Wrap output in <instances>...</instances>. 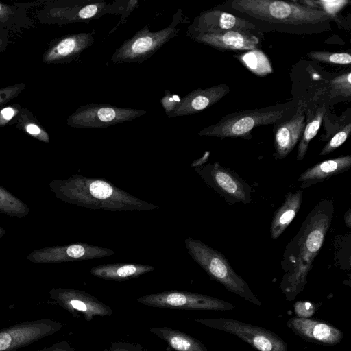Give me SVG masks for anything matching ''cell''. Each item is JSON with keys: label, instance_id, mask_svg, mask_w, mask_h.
<instances>
[{"label": "cell", "instance_id": "cell-18", "mask_svg": "<svg viewBox=\"0 0 351 351\" xmlns=\"http://www.w3.org/2000/svg\"><path fill=\"white\" fill-rule=\"evenodd\" d=\"M230 92V88L224 84L197 88L182 98L180 104L168 117L191 115L201 112L215 104Z\"/></svg>", "mask_w": 351, "mask_h": 351}, {"label": "cell", "instance_id": "cell-23", "mask_svg": "<svg viewBox=\"0 0 351 351\" xmlns=\"http://www.w3.org/2000/svg\"><path fill=\"white\" fill-rule=\"evenodd\" d=\"M149 331L176 351H208L199 340L179 330L163 326L152 327Z\"/></svg>", "mask_w": 351, "mask_h": 351}, {"label": "cell", "instance_id": "cell-10", "mask_svg": "<svg viewBox=\"0 0 351 351\" xmlns=\"http://www.w3.org/2000/svg\"><path fill=\"white\" fill-rule=\"evenodd\" d=\"M203 180L229 204L252 201L250 186L238 174L218 162L194 167Z\"/></svg>", "mask_w": 351, "mask_h": 351}, {"label": "cell", "instance_id": "cell-19", "mask_svg": "<svg viewBox=\"0 0 351 351\" xmlns=\"http://www.w3.org/2000/svg\"><path fill=\"white\" fill-rule=\"evenodd\" d=\"M94 29L90 32L77 33L59 40L45 54L47 62H62L73 59L90 47L94 42Z\"/></svg>", "mask_w": 351, "mask_h": 351}, {"label": "cell", "instance_id": "cell-12", "mask_svg": "<svg viewBox=\"0 0 351 351\" xmlns=\"http://www.w3.org/2000/svg\"><path fill=\"white\" fill-rule=\"evenodd\" d=\"M62 328L50 319L26 321L0 329V351H14L50 336Z\"/></svg>", "mask_w": 351, "mask_h": 351}, {"label": "cell", "instance_id": "cell-20", "mask_svg": "<svg viewBox=\"0 0 351 351\" xmlns=\"http://www.w3.org/2000/svg\"><path fill=\"white\" fill-rule=\"evenodd\" d=\"M351 167V156L346 155L322 161L306 169L298 178L301 188L322 182L347 171Z\"/></svg>", "mask_w": 351, "mask_h": 351}, {"label": "cell", "instance_id": "cell-1", "mask_svg": "<svg viewBox=\"0 0 351 351\" xmlns=\"http://www.w3.org/2000/svg\"><path fill=\"white\" fill-rule=\"evenodd\" d=\"M333 213V201L320 200L285 247L281 261L284 275L280 288L287 300H293L303 291L313 263L330 228Z\"/></svg>", "mask_w": 351, "mask_h": 351}, {"label": "cell", "instance_id": "cell-29", "mask_svg": "<svg viewBox=\"0 0 351 351\" xmlns=\"http://www.w3.org/2000/svg\"><path fill=\"white\" fill-rule=\"evenodd\" d=\"M350 132L351 123L349 122L335 133L333 136L323 147L319 155L325 156L340 147L347 140Z\"/></svg>", "mask_w": 351, "mask_h": 351}, {"label": "cell", "instance_id": "cell-4", "mask_svg": "<svg viewBox=\"0 0 351 351\" xmlns=\"http://www.w3.org/2000/svg\"><path fill=\"white\" fill-rule=\"evenodd\" d=\"M184 243L189 255L213 280L248 302L262 306L247 282L234 271L223 255L201 241L191 237L186 238Z\"/></svg>", "mask_w": 351, "mask_h": 351}, {"label": "cell", "instance_id": "cell-11", "mask_svg": "<svg viewBox=\"0 0 351 351\" xmlns=\"http://www.w3.org/2000/svg\"><path fill=\"white\" fill-rule=\"evenodd\" d=\"M48 304L57 305L69 311L73 317L82 316L87 321L95 317L110 316L112 308L91 294L72 288H52Z\"/></svg>", "mask_w": 351, "mask_h": 351}, {"label": "cell", "instance_id": "cell-26", "mask_svg": "<svg viewBox=\"0 0 351 351\" xmlns=\"http://www.w3.org/2000/svg\"><path fill=\"white\" fill-rule=\"evenodd\" d=\"M29 212V207L22 200L0 186V213L10 217L23 218Z\"/></svg>", "mask_w": 351, "mask_h": 351}, {"label": "cell", "instance_id": "cell-28", "mask_svg": "<svg viewBox=\"0 0 351 351\" xmlns=\"http://www.w3.org/2000/svg\"><path fill=\"white\" fill-rule=\"evenodd\" d=\"M307 56L313 60L332 64L350 65L351 62L350 54L345 52L311 51Z\"/></svg>", "mask_w": 351, "mask_h": 351}, {"label": "cell", "instance_id": "cell-40", "mask_svg": "<svg viewBox=\"0 0 351 351\" xmlns=\"http://www.w3.org/2000/svg\"><path fill=\"white\" fill-rule=\"evenodd\" d=\"M7 13L6 8L0 3V16H4Z\"/></svg>", "mask_w": 351, "mask_h": 351}, {"label": "cell", "instance_id": "cell-9", "mask_svg": "<svg viewBox=\"0 0 351 351\" xmlns=\"http://www.w3.org/2000/svg\"><path fill=\"white\" fill-rule=\"evenodd\" d=\"M145 113V110L141 109L92 103L77 109L68 118L67 123L70 126L79 128H103L134 120Z\"/></svg>", "mask_w": 351, "mask_h": 351}, {"label": "cell", "instance_id": "cell-7", "mask_svg": "<svg viewBox=\"0 0 351 351\" xmlns=\"http://www.w3.org/2000/svg\"><path fill=\"white\" fill-rule=\"evenodd\" d=\"M205 326L234 335L258 351H287V343L278 335L262 327L231 318H198Z\"/></svg>", "mask_w": 351, "mask_h": 351}, {"label": "cell", "instance_id": "cell-2", "mask_svg": "<svg viewBox=\"0 0 351 351\" xmlns=\"http://www.w3.org/2000/svg\"><path fill=\"white\" fill-rule=\"evenodd\" d=\"M59 199L78 206L108 211H143L158 207L117 188L102 178L75 174L49 183Z\"/></svg>", "mask_w": 351, "mask_h": 351}, {"label": "cell", "instance_id": "cell-27", "mask_svg": "<svg viewBox=\"0 0 351 351\" xmlns=\"http://www.w3.org/2000/svg\"><path fill=\"white\" fill-rule=\"evenodd\" d=\"M329 97H351V72L348 71L332 78L329 82Z\"/></svg>", "mask_w": 351, "mask_h": 351}, {"label": "cell", "instance_id": "cell-37", "mask_svg": "<svg viewBox=\"0 0 351 351\" xmlns=\"http://www.w3.org/2000/svg\"><path fill=\"white\" fill-rule=\"evenodd\" d=\"M19 88L12 86L0 90V105L16 94Z\"/></svg>", "mask_w": 351, "mask_h": 351}, {"label": "cell", "instance_id": "cell-22", "mask_svg": "<svg viewBox=\"0 0 351 351\" xmlns=\"http://www.w3.org/2000/svg\"><path fill=\"white\" fill-rule=\"evenodd\" d=\"M302 190L295 193H288L281 206L275 213L270 228L272 239H276L281 235L298 213L302 199Z\"/></svg>", "mask_w": 351, "mask_h": 351}, {"label": "cell", "instance_id": "cell-35", "mask_svg": "<svg viewBox=\"0 0 351 351\" xmlns=\"http://www.w3.org/2000/svg\"><path fill=\"white\" fill-rule=\"evenodd\" d=\"M39 351H76L66 340H62L53 343L49 346L45 347Z\"/></svg>", "mask_w": 351, "mask_h": 351}, {"label": "cell", "instance_id": "cell-8", "mask_svg": "<svg viewBox=\"0 0 351 351\" xmlns=\"http://www.w3.org/2000/svg\"><path fill=\"white\" fill-rule=\"evenodd\" d=\"M143 305L181 310L230 311L235 306L222 300L193 292L170 290L138 297Z\"/></svg>", "mask_w": 351, "mask_h": 351}, {"label": "cell", "instance_id": "cell-41", "mask_svg": "<svg viewBox=\"0 0 351 351\" xmlns=\"http://www.w3.org/2000/svg\"><path fill=\"white\" fill-rule=\"evenodd\" d=\"M5 234V231L3 228L0 227V238H1Z\"/></svg>", "mask_w": 351, "mask_h": 351}, {"label": "cell", "instance_id": "cell-15", "mask_svg": "<svg viewBox=\"0 0 351 351\" xmlns=\"http://www.w3.org/2000/svg\"><path fill=\"white\" fill-rule=\"evenodd\" d=\"M286 324L296 335L310 342L336 345L343 337L339 329L319 320L294 317L289 319Z\"/></svg>", "mask_w": 351, "mask_h": 351}, {"label": "cell", "instance_id": "cell-5", "mask_svg": "<svg viewBox=\"0 0 351 351\" xmlns=\"http://www.w3.org/2000/svg\"><path fill=\"white\" fill-rule=\"evenodd\" d=\"M184 18L182 10L178 9L173 14L171 23L164 29L150 32L148 25L144 26L114 51L110 61L114 63L144 62L179 34L181 31L180 25L184 23Z\"/></svg>", "mask_w": 351, "mask_h": 351}, {"label": "cell", "instance_id": "cell-30", "mask_svg": "<svg viewBox=\"0 0 351 351\" xmlns=\"http://www.w3.org/2000/svg\"><path fill=\"white\" fill-rule=\"evenodd\" d=\"M315 7L320 9L330 15L331 17L340 11L348 3V1H313Z\"/></svg>", "mask_w": 351, "mask_h": 351}, {"label": "cell", "instance_id": "cell-16", "mask_svg": "<svg viewBox=\"0 0 351 351\" xmlns=\"http://www.w3.org/2000/svg\"><path fill=\"white\" fill-rule=\"evenodd\" d=\"M305 108L298 105L294 115L280 123L274 132V157L279 160L287 157L300 141L306 125Z\"/></svg>", "mask_w": 351, "mask_h": 351}, {"label": "cell", "instance_id": "cell-13", "mask_svg": "<svg viewBox=\"0 0 351 351\" xmlns=\"http://www.w3.org/2000/svg\"><path fill=\"white\" fill-rule=\"evenodd\" d=\"M113 255H115V252L111 249L86 243H75L36 249L26 258L34 263H58L88 261Z\"/></svg>", "mask_w": 351, "mask_h": 351}, {"label": "cell", "instance_id": "cell-34", "mask_svg": "<svg viewBox=\"0 0 351 351\" xmlns=\"http://www.w3.org/2000/svg\"><path fill=\"white\" fill-rule=\"evenodd\" d=\"M26 132L32 136L46 143L49 142L48 134L34 123H29L25 127Z\"/></svg>", "mask_w": 351, "mask_h": 351}, {"label": "cell", "instance_id": "cell-39", "mask_svg": "<svg viewBox=\"0 0 351 351\" xmlns=\"http://www.w3.org/2000/svg\"><path fill=\"white\" fill-rule=\"evenodd\" d=\"M344 221L346 225L348 227H351V214H350V209L349 208L348 211L345 213L344 215Z\"/></svg>", "mask_w": 351, "mask_h": 351}, {"label": "cell", "instance_id": "cell-24", "mask_svg": "<svg viewBox=\"0 0 351 351\" xmlns=\"http://www.w3.org/2000/svg\"><path fill=\"white\" fill-rule=\"evenodd\" d=\"M234 57L247 69L258 77H265L273 72L269 58L258 49L245 51Z\"/></svg>", "mask_w": 351, "mask_h": 351}, {"label": "cell", "instance_id": "cell-33", "mask_svg": "<svg viewBox=\"0 0 351 351\" xmlns=\"http://www.w3.org/2000/svg\"><path fill=\"white\" fill-rule=\"evenodd\" d=\"M294 309L297 317L309 318L314 314L315 307L311 302L299 301L294 304Z\"/></svg>", "mask_w": 351, "mask_h": 351}, {"label": "cell", "instance_id": "cell-14", "mask_svg": "<svg viewBox=\"0 0 351 351\" xmlns=\"http://www.w3.org/2000/svg\"><path fill=\"white\" fill-rule=\"evenodd\" d=\"M256 26L232 14L213 8L201 12L189 26L186 36L193 34H217L226 31H250Z\"/></svg>", "mask_w": 351, "mask_h": 351}, {"label": "cell", "instance_id": "cell-38", "mask_svg": "<svg viewBox=\"0 0 351 351\" xmlns=\"http://www.w3.org/2000/svg\"><path fill=\"white\" fill-rule=\"evenodd\" d=\"M209 156H210V152L209 151L205 152L204 156L202 158H200L199 159L194 161L193 162V164L191 165V166L194 168L196 167L203 165L208 160Z\"/></svg>", "mask_w": 351, "mask_h": 351}, {"label": "cell", "instance_id": "cell-36", "mask_svg": "<svg viewBox=\"0 0 351 351\" xmlns=\"http://www.w3.org/2000/svg\"><path fill=\"white\" fill-rule=\"evenodd\" d=\"M17 110L12 107H6L0 110V125L5 124L16 114Z\"/></svg>", "mask_w": 351, "mask_h": 351}, {"label": "cell", "instance_id": "cell-25", "mask_svg": "<svg viewBox=\"0 0 351 351\" xmlns=\"http://www.w3.org/2000/svg\"><path fill=\"white\" fill-rule=\"evenodd\" d=\"M326 112V108L323 105L310 115L299 142L296 156L298 160H302L306 156L308 145L317 135Z\"/></svg>", "mask_w": 351, "mask_h": 351}, {"label": "cell", "instance_id": "cell-3", "mask_svg": "<svg viewBox=\"0 0 351 351\" xmlns=\"http://www.w3.org/2000/svg\"><path fill=\"white\" fill-rule=\"evenodd\" d=\"M230 6L254 20L274 27L306 31L317 28L332 20L324 11L304 6L298 1L234 0Z\"/></svg>", "mask_w": 351, "mask_h": 351}, {"label": "cell", "instance_id": "cell-21", "mask_svg": "<svg viewBox=\"0 0 351 351\" xmlns=\"http://www.w3.org/2000/svg\"><path fill=\"white\" fill-rule=\"evenodd\" d=\"M155 267L137 263L102 264L90 269V274L99 278L112 281H125L152 272Z\"/></svg>", "mask_w": 351, "mask_h": 351}, {"label": "cell", "instance_id": "cell-6", "mask_svg": "<svg viewBox=\"0 0 351 351\" xmlns=\"http://www.w3.org/2000/svg\"><path fill=\"white\" fill-rule=\"evenodd\" d=\"M289 108L271 106L227 114L217 123L199 131V136L250 139L253 128L278 123Z\"/></svg>", "mask_w": 351, "mask_h": 351}, {"label": "cell", "instance_id": "cell-31", "mask_svg": "<svg viewBox=\"0 0 351 351\" xmlns=\"http://www.w3.org/2000/svg\"><path fill=\"white\" fill-rule=\"evenodd\" d=\"M182 98L176 93L165 90L160 103L167 115L172 112L180 104Z\"/></svg>", "mask_w": 351, "mask_h": 351}, {"label": "cell", "instance_id": "cell-17", "mask_svg": "<svg viewBox=\"0 0 351 351\" xmlns=\"http://www.w3.org/2000/svg\"><path fill=\"white\" fill-rule=\"evenodd\" d=\"M219 50L250 51L257 49L259 39L250 31H226L217 34L196 33L188 36Z\"/></svg>", "mask_w": 351, "mask_h": 351}, {"label": "cell", "instance_id": "cell-32", "mask_svg": "<svg viewBox=\"0 0 351 351\" xmlns=\"http://www.w3.org/2000/svg\"><path fill=\"white\" fill-rule=\"evenodd\" d=\"M103 351H148L141 345L127 341H119L112 342L110 346Z\"/></svg>", "mask_w": 351, "mask_h": 351}]
</instances>
